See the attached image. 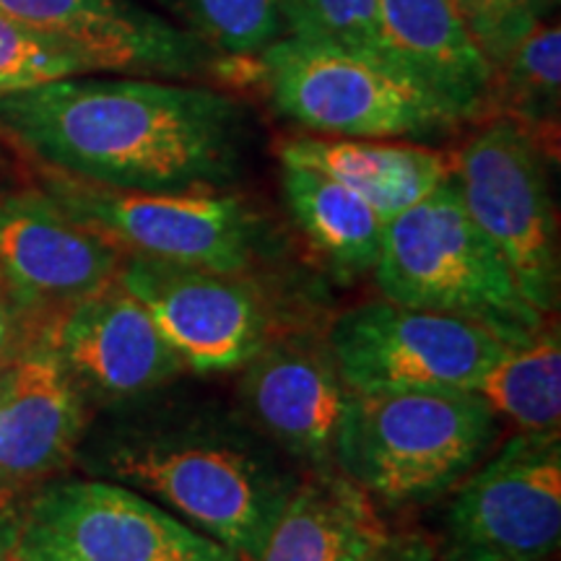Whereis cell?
Masks as SVG:
<instances>
[{
	"instance_id": "1",
	"label": "cell",
	"mask_w": 561,
	"mask_h": 561,
	"mask_svg": "<svg viewBox=\"0 0 561 561\" xmlns=\"http://www.w3.org/2000/svg\"><path fill=\"white\" fill-rule=\"evenodd\" d=\"M0 133L42 170L128 193H219L240 178L242 102L151 76L70 79L0 94Z\"/></svg>"
},
{
	"instance_id": "2",
	"label": "cell",
	"mask_w": 561,
	"mask_h": 561,
	"mask_svg": "<svg viewBox=\"0 0 561 561\" xmlns=\"http://www.w3.org/2000/svg\"><path fill=\"white\" fill-rule=\"evenodd\" d=\"M91 468L149 494L240 561H257L284 510L291 473L219 421H149L110 434Z\"/></svg>"
},
{
	"instance_id": "3",
	"label": "cell",
	"mask_w": 561,
	"mask_h": 561,
	"mask_svg": "<svg viewBox=\"0 0 561 561\" xmlns=\"http://www.w3.org/2000/svg\"><path fill=\"white\" fill-rule=\"evenodd\" d=\"M371 271L385 299L476 322L510 346L528 343L546 325L453 180L388 221Z\"/></svg>"
},
{
	"instance_id": "4",
	"label": "cell",
	"mask_w": 561,
	"mask_h": 561,
	"mask_svg": "<svg viewBox=\"0 0 561 561\" xmlns=\"http://www.w3.org/2000/svg\"><path fill=\"white\" fill-rule=\"evenodd\" d=\"M496 434V413L479 392H351L333 462L380 502H424L479 466Z\"/></svg>"
},
{
	"instance_id": "5",
	"label": "cell",
	"mask_w": 561,
	"mask_h": 561,
	"mask_svg": "<svg viewBox=\"0 0 561 561\" xmlns=\"http://www.w3.org/2000/svg\"><path fill=\"white\" fill-rule=\"evenodd\" d=\"M255 66L273 110L314 136L419 140L462 125L437 94L377 53L280 37Z\"/></svg>"
},
{
	"instance_id": "6",
	"label": "cell",
	"mask_w": 561,
	"mask_h": 561,
	"mask_svg": "<svg viewBox=\"0 0 561 561\" xmlns=\"http://www.w3.org/2000/svg\"><path fill=\"white\" fill-rule=\"evenodd\" d=\"M39 187L123 255L242 273L265 237L257 210L237 195L112 191L53 170H42Z\"/></svg>"
},
{
	"instance_id": "7",
	"label": "cell",
	"mask_w": 561,
	"mask_h": 561,
	"mask_svg": "<svg viewBox=\"0 0 561 561\" xmlns=\"http://www.w3.org/2000/svg\"><path fill=\"white\" fill-rule=\"evenodd\" d=\"M471 219L543 318L559 305V229L541 140L510 117L491 121L450 161Z\"/></svg>"
},
{
	"instance_id": "8",
	"label": "cell",
	"mask_w": 561,
	"mask_h": 561,
	"mask_svg": "<svg viewBox=\"0 0 561 561\" xmlns=\"http://www.w3.org/2000/svg\"><path fill=\"white\" fill-rule=\"evenodd\" d=\"M510 343L476 322L398 301H367L343 312L328 333L341 382L356 396L460 390L476 385Z\"/></svg>"
},
{
	"instance_id": "9",
	"label": "cell",
	"mask_w": 561,
	"mask_h": 561,
	"mask_svg": "<svg viewBox=\"0 0 561 561\" xmlns=\"http://www.w3.org/2000/svg\"><path fill=\"white\" fill-rule=\"evenodd\" d=\"M13 561H240L123 483L62 481L19 517Z\"/></svg>"
},
{
	"instance_id": "10",
	"label": "cell",
	"mask_w": 561,
	"mask_h": 561,
	"mask_svg": "<svg viewBox=\"0 0 561 561\" xmlns=\"http://www.w3.org/2000/svg\"><path fill=\"white\" fill-rule=\"evenodd\" d=\"M450 561H541L561 536L559 432H523L450 504Z\"/></svg>"
},
{
	"instance_id": "11",
	"label": "cell",
	"mask_w": 561,
	"mask_h": 561,
	"mask_svg": "<svg viewBox=\"0 0 561 561\" xmlns=\"http://www.w3.org/2000/svg\"><path fill=\"white\" fill-rule=\"evenodd\" d=\"M123 257L42 187L0 191V297L42 333L70 307L110 286Z\"/></svg>"
},
{
	"instance_id": "12",
	"label": "cell",
	"mask_w": 561,
	"mask_h": 561,
	"mask_svg": "<svg viewBox=\"0 0 561 561\" xmlns=\"http://www.w3.org/2000/svg\"><path fill=\"white\" fill-rule=\"evenodd\" d=\"M115 280L149 312L185 369H237L268 341L261 294L240 273L125 255Z\"/></svg>"
},
{
	"instance_id": "13",
	"label": "cell",
	"mask_w": 561,
	"mask_h": 561,
	"mask_svg": "<svg viewBox=\"0 0 561 561\" xmlns=\"http://www.w3.org/2000/svg\"><path fill=\"white\" fill-rule=\"evenodd\" d=\"M42 343L83 401H136L185 369L149 312L117 280L70 307L47 328Z\"/></svg>"
},
{
	"instance_id": "14",
	"label": "cell",
	"mask_w": 561,
	"mask_h": 561,
	"mask_svg": "<svg viewBox=\"0 0 561 561\" xmlns=\"http://www.w3.org/2000/svg\"><path fill=\"white\" fill-rule=\"evenodd\" d=\"M0 13L81 50L96 70L193 79L219 55L133 0H0Z\"/></svg>"
},
{
	"instance_id": "15",
	"label": "cell",
	"mask_w": 561,
	"mask_h": 561,
	"mask_svg": "<svg viewBox=\"0 0 561 561\" xmlns=\"http://www.w3.org/2000/svg\"><path fill=\"white\" fill-rule=\"evenodd\" d=\"M242 396L261 430L286 453L328 466L333 462L348 396L328 351L284 341L248 362Z\"/></svg>"
},
{
	"instance_id": "16",
	"label": "cell",
	"mask_w": 561,
	"mask_h": 561,
	"mask_svg": "<svg viewBox=\"0 0 561 561\" xmlns=\"http://www.w3.org/2000/svg\"><path fill=\"white\" fill-rule=\"evenodd\" d=\"M83 396L45 343L9 367L0 398V489L39 481L73 458L87 413Z\"/></svg>"
},
{
	"instance_id": "17",
	"label": "cell",
	"mask_w": 561,
	"mask_h": 561,
	"mask_svg": "<svg viewBox=\"0 0 561 561\" xmlns=\"http://www.w3.org/2000/svg\"><path fill=\"white\" fill-rule=\"evenodd\" d=\"M380 47L462 123L489 110L494 68L455 0H380Z\"/></svg>"
},
{
	"instance_id": "18",
	"label": "cell",
	"mask_w": 561,
	"mask_h": 561,
	"mask_svg": "<svg viewBox=\"0 0 561 561\" xmlns=\"http://www.w3.org/2000/svg\"><path fill=\"white\" fill-rule=\"evenodd\" d=\"M278 159L341 182L385 221L430 198L450 180V159L409 140L297 136L278 146Z\"/></svg>"
},
{
	"instance_id": "19",
	"label": "cell",
	"mask_w": 561,
	"mask_h": 561,
	"mask_svg": "<svg viewBox=\"0 0 561 561\" xmlns=\"http://www.w3.org/2000/svg\"><path fill=\"white\" fill-rule=\"evenodd\" d=\"M388 538L371 496L320 471L291 489L257 561H364Z\"/></svg>"
},
{
	"instance_id": "20",
	"label": "cell",
	"mask_w": 561,
	"mask_h": 561,
	"mask_svg": "<svg viewBox=\"0 0 561 561\" xmlns=\"http://www.w3.org/2000/svg\"><path fill=\"white\" fill-rule=\"evenodd\" d=\"M280 185L294 221L320 255L343 273L375 268L388 221L367 201L307 167L280 164Z\"/></svg>"
},
{
	"instance_id": "21",
	"label": "cell",
	"mask_w": 561,
	"mask_h": 561,
	"mask_svg": "<svg viewBox=\"0 0 561 561\" xmlns=\"http://www.w3.org/2000/svg\"><path fill=\"white\" fill-rule=\"evenodd\" d=\"M491 411L523 432H559L561 341L557 325H543L528 343L510 346L476 385Z\"/></svg>"
},
{
	"instance_id": "22",
	"label": "cell",
	"mask_w": 561,
	"mask_h": 561,
	"mask_svg": "<svg viewBox=\"0 0 561 561\" xmlns=\"http://www.w3.org/2000/svg\"><path fill=\"white\" fill-rule=\"evenodd\" d=\"M491 102H500L504 117L538 138L557 130L561 104V26L546 16L494 68ZM541 140V138H538Z\"/></svg>"
},
{
	"instance_id": "23",
	"label": "cell",
	"mask_w": 561,
	"mask_h": 561,
	"mask_svg": "<svg viewBox=\"0 0 561 561\" xmlns=\"http://www.w3.org/2000/svg\"><path fill=\"white\" fill-rule=\"evenodd\" d=\"M172 24L219 58L255 60L284 37L278 0H157Z\"/></svg>"
},
{
	"instance_id": "24",
	"label": "cell",
	"mask_w": 561,
	"mask_h": 561,
	"mask_svg": "<svg viewBox=\"0 0 561 561\" xmlns=\"http://www.w3.org/2000/svg\"><path fill=\"white\" fill-rule=\"evenodd\" d=\"M87 73L100 70L81 50L0 13V94Z\"/></svg>"
},
{
	"instance_id": "25",
	"label": "cell",
	"mask_w": 561,
	"mask_h": 561,
	"mask_svg": "<svg viewBox=\"0 0 561 561\" xmlns=\"http://www.w3.org/2000/svg\"><path fill=\"white\" fill-rule=\"evenodd\" d=\"M278 9L284 37L382 55L380 0H278Z\"/></svg>"
},
{
	"instance_id": "26",
	"label": "cell",
	"mask_w": 561,
	"mask_h": 561,
	"mask_svg": "<svg viewBox=\"0 0 561 561\" xmlns=\"http://www.w3.org/2000/svg\"><path fill=\"white\" fill-rule=\"evenodd\" d=\"M455 3L476 45L486 55L491 68H496L538 21L549 16L553 0H455Z\"/></svg>"
},
{
	"instance_id": "27",
	"label": "cell",
	"mask_w": 561,
	"mask_h": 561,
	"mask_svg": "<svg viewBox=\"0 0 561 561\" xmlns=\"http://www.w3.org/2000/svg\"><path fill=\"white\" fill-rule=\"evenodd\" d=\"M42 333L24 312L16 310L9 299L0 297V369L11 367L26 351L37 346Z\"/></svg>"
},
{
	"instance_id": "28",
	"label": "cell",
	"mask_w": 561,
	"mask_h": 561,
	"mask_svg": "<svg viewBox=\"0 0 561 561\" xmlns=\"http://www.w3.org/2000/svg\"><path fill=\"white\" fill-rule=\"evenodd\" d=\"M364 561H450L447 551H439L430 538L416 536H390L377 546Z\"/></svg>"
},
{
	"instance_id": "29",
	"label": "cell",
	"mask_w": 561,
	"mask_h": 561,
	"mask_svg": "<svg viewBox=\"0 0 561 561\" xmlns=\"http://www.w3.org/2000/svg\"><path fill=\"white\" fill-rule=\"evenodd\" d=\"M21 512L0 515V561H13V546H16Z\"/></svg>"
},
{
	"instance_id": "30",
	"label": "cell",
	"mask_w": 561,
	"mask_h": 561,
	"mask_svg": "<svg viewBox=\"0 0 561 561\" xmlns=\"http://www.w3.org/2000/svg\"><path fill=\"white\" fill-rule=\"evenodd\" d=\"M24 507H19V504H13L11 500H5L3 494H0V515H11V512H21Z\"/></svg>"
},
{
	"instance_id": "31",
	"label": "cell",
	"mask_w": 561,
	"mask_h": 561,
	"mask_svg": "<svg viewBox=\"0 0 561 561\" xmlns=\"http://www.w3.org/2000/svg\"><path fill=\"white\" fill-rule=\"evenodd\" d=\"M5 380H9V367L0 369V398H3V390H5Z\"/></svg>"
}]
</instances>
